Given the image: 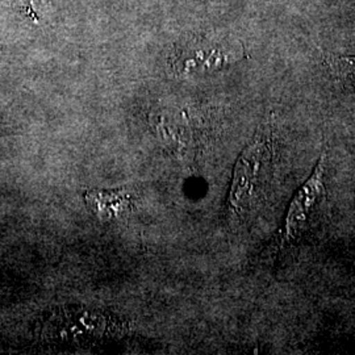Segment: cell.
<instances>
[{"mask_svg": "<svg viewBox=\"0 0 355 355\" xmlns=\"http://www.w3.org/2000/svg\"><path fill=\"white\" fill-rule=\"evenodd\" d=\"M272 145V125L266 123L239 158L229 195V205L236 214L249 212L261 200L271 170Z\"/></svg>", "mask_w": 355, "mask_h": 355, "instance_id": "cell-1", "label": "cell"}, {"mask_svg": "<svg viewBox=\"0 0 355 355\" xmlns=\"http://www.w3.org/2000/svg\"><path fill=\"white\" fill-rule=\"evenodd\" d=\"M327 192V154L322 153L312 174L295 192L288 209L283 218V225L278 236L280 250L291 248L300 241L311 227L313 216L320 204L324 202Z\"/></svg>", "mask_w": 355, "mask_h": 355, "instance_id": "cell-2", "label": "cell"}, {"mask_svg": "<svg viewBox=\"0 0 355 355\" xmlns=\"http://www.w3.org/2000/svg\"><path fill=\"white\" fill-rule=\"evenodd\" d=\"M242 53L240 46H233L227 41H200L196 48L192 46L189 53L182 57L179 69L186 74L214 71L241 60Z\"/></svg>", "mask_w": 355, "mask_h": 355, "instance_id": "cell-3", "label": "cell"}, {"mask_svg": "<svg viewBox=\"0 0 355 355\" xmlns=\"http://www.w3.org/2000/svg\"><path fill=\"white\" fill-rule=\"evenodd\" d=\"M85 202L89 211L99 220H117L133 211L136 204V191L133 189L87 191Z\"/></svg>", "mask_w": 355, "mask_h": 355, "instance_id": "cell-4", "label": "cell"}, {"mask_svg": "<svg viewBox=\"0 0 355 355\" xmlns=\"http://www.w3.org/2000/svg\"><path fill=\"white\" fill-rule=\"evenodd\" d=\"M325 60L333 76H337L343 82L353 85L355 89V55L327 54Z\"/></svg>", "mask_w": 355, "mask_h": 355, "instance_id": "cell-5", "label": "cell"}, {"mask_svg": "<svg viewBox=\"0 0 355 355\" xmlns=\"http://www.w3.org/2000/svg\"><path fill=\"white\" fill-rule=\"evenodd\" d=\"M51 0H20L16 6L17 12L36 23L51 12Z\"/></svg>", "mask_w": 355, "mask_h": 355, "instance_id": "cell-6", "label": "cell"}]
</instances>
